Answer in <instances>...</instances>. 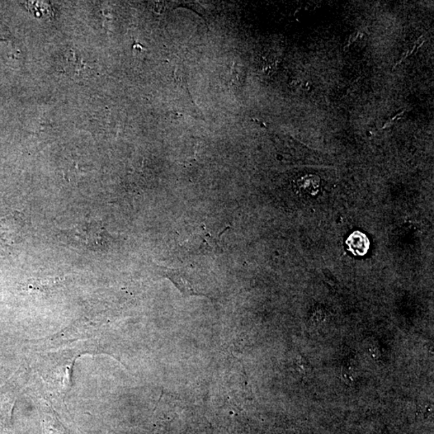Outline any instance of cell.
Instances as JSON below:
<instances>
[{"mask_svg": "<svg viewBox=\"0 0 434 434\" xmlns=\"http://www.w3.org/2000/svg\"><path fill=\"white\" fill-rule=\"evenodd\" d=\"M161 269L162 275L168 278L173 282V284L177 287V289L181 292V294L186 297L192 296H203L210 298L206 294L196 290V288L193 286L192 276L186 270L182 269H170L168 267H159Z\"/></svg>", "mask_w": 434, "mask_h": 434, "instance_id": "6da1fadb", "label": "cell"}, {"mask_svg": "<svg viewBox=\"0 0 434 434\" xmlns=\"http://www.w3.org/2000/svg\"><path fill=\"white\" fill-rule=\"evenodd\" d=\"M349 251L355 256H365L369 252L370 242L366 234L355 231L346 240Z\"/></svg>", "mask_w": 434, "mask_h": 434, "instance_id": "7a4b0ae2", "label": "cell"}, {"mask_svg": "<svg viewBox=\"0 0 434 434\" xmlns=\"http://www.w3.org/2000/svg\"><path fill=\"white\" fill-rule=\"evenodd\" d=\"M298 186L301 191L310 195L317 194L319 187V179L315 176H306L298 181Z\"/></svg>", "mask_w": 434, "mask_h": 434, "instance_id": "3957f363", "label": "cell"}, {"mask_svg": "<svg viewBox=\"0 0 434 434\" xmlns=\"http://www.w3.org/2000/svg\"><path fill=\"white\" fill-rule=\"evenodd\" d=\"M343 380L346 382L348 385H352L355 382V378H354L353 374L351 371L347 369L343 370Z\"/></svg>", "mask_w": 434, "mask_h": 434, "instance_id": "277c9868", "label": "cell"}, {"mask_svg": "<svg viewBox=\"0 0 434 434\" xmlns=\"http://www.w3.org/2000/svg\"><path fill=\"white\" fill-rule=\"evenodd\" d=\"M296 364L297 367H298V369L301 372L308 369V363L306 362L305 358L303 357L299 358L298 360H297Z\"/></svg>", "mask_w": 434, "mask_h": 434, "instance_id": "5b68a950", "label": "cell"}, {"mask_svg": "<svg viewBox=\"0 0 434 434\" xmlns=\"http://www.w3.org/2000/svg\"><path fill=\"white\" fill-rule=\"evenodd\" d=\"M370 354L372 358H376L377 356H379V352L378 350H377V348H376L374 346L372 347L371 350H370Z\"/></svg>", "mask_w": 434, "mask_h": 434, "instance_id": "8992f818", "label": "cell"}]
</instances>
